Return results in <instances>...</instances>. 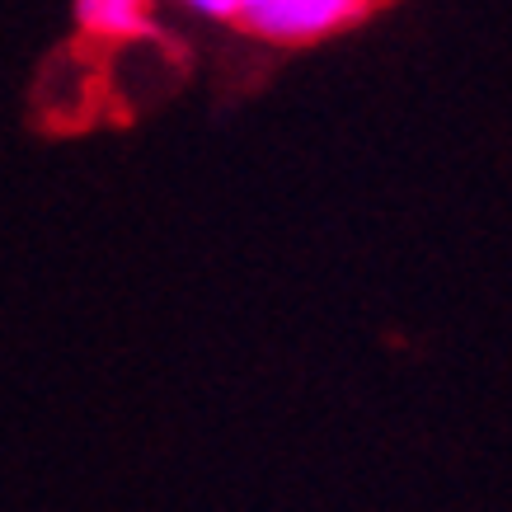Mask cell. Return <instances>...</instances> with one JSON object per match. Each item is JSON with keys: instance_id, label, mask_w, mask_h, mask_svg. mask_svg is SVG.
I'll use <instances>...</instances> for the list:
<instances>
[{"instance_id": "1", "label": "cell", "mask_w": 512, "mask_h": 512, "mask_svg": "<svg viewBox=\"0 0 512 512\" xmlns=\"http://www.w3.org/2000/svg\"><path fill=\"white\" fill-rule=\"evenodd\" d=\"M372 5L376 0H240L235 24L264 43L306 47L357 24Z\"/></svg>"}, {"instance_id": "2", "label": "cell", "mask_w": 512, "mask_h": 512, "mask_svg": "<svg viewBox=\"0 0 512 512\" xmlns=\"http://www.w3.org/2000/svg\"><path fill=\"white\" fill-rule=\"evenodd\" d=\"M104 99V80H99V62L85 57V47H66L62 57H52L38 85V109L52 123H85L94 104Z\"/></svg>"}, {"instance_id": "3", "label": "cell", "mask_w": 512, "mask_h": 512, "mask_svg": "<svg viewBox=\"0 0 512 512\" xmlns=\"http://www.w3.org/2000/svg\"><path fill=\"white\" fill-rule=\"evenodd\" d=\"M151 5L156 0H76V29L85 43H123L137 33H151Z\"/></svg>"}, {"instance_id": "4", "label": "cell", "mask_w": 512, "mask_h": 512, "mask_svg": "<svg viewBox=\"0 0 512 512\" xmlns=\"http://www.w3.org/2000/svg\"><path fill=\"white\" fill-rule=\"evenodd\" d=\"M179 10H188L193 19H207V24H235L240 15V0H174Z\"/></svg>"}]
</instances>
